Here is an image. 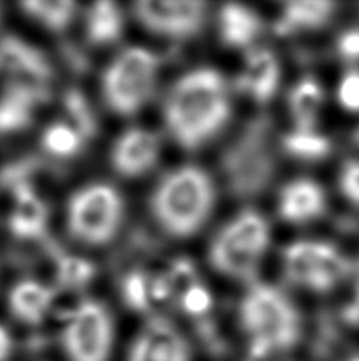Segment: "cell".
<instances>
[{
  "mask_svg": "<svg viewBox=\"0 0 359 361\" xmlns=\"http://www.w3.org/2000/svg\"><path fill=\"white\" fill-rule=\"evenodd\" d=\"M232 116L228 86L214 68H195L171 86L163 103L166 130L184 149L213 140Z\"/></svg>",
  "mask_w": 359,
  "mask_h": 361,
  "instance_id": "cell-1",
  "label": "cell"
},
{
  "mask_svg": "<svg viewBox=\"0 0 359 361\" xmlns=\"http://www.w3.org/2000/svg\"><path fill=\"white\" fill-rule=\"evenodd\" d=\"M149 203L153 221L166 235L190 238L208 222L214 209L213 179L198 166H181L160 180Z\"/></svg>",
  "mask_w": 359,
  "mask_h": 361,
  "instance_id": "cell-2",
  "label": "cell"
},
{
  "mask_svg": "<svg viewBox=\"0 0 359 361\" xmlns=\"http://www.w3.org/2000/svg\"><path fill=\"white\" fill-rule=\"evenodd\" d=\"M239 320L255 357L290 350L301 338L298 309L280 290L266 283L250 287L241 301Z\"/></svg>",
  "mask_w": 359,
  "mask_h": 361,
  "instance_id": "cell-3",
  "label": "cell"
},
{
  "mask_svg": "<svg viewBox=\"0 0 359 361\" xmlns=\"http://www.w3.org/2000/svg\"><path fill=\"white\" fill-rule=\"evenodd\" d=\"M222 170L236 197H255L265 190L275 171L271 121L248 122L223 154Z\"/></svg>",
  "mask_w": 359,
  "mask_h": 361,
  "instance_id": "cell-4",
  "label": "cell"
},
{
  "mask_svg": "<svg viewBox=\"0 0 359 361\" xmlns=\"http://www.w3.org/2000/svg\"><path fill=\"white\" fill-rule=\"evenodd\" d=\"M271 243V230L260 212L247 209L228 222L213 240L209 262L233 279H253Z\"/></svg>",
  "mask_w": 359,
  "mask_h": 361,
  "instance_id": "cell-5",
  "label": "cell"
},
{
  "mask_svg": "<svg viewBox=\"0 0 359 361\" xmlns=\"http://www.w3.org/2000/svg\"><path fill=\"white\" fill-rule=\"evenodd\" d=\"M160 59L152 51L130 47L119 53L101 78L106 106L119 116H133L146 106L156 92Z\"/></svg>",
  "mask_w": 359,
  "mask_h": 361,
  "instance_id": "cell-6",
  "label": "cell"
},
{
  "mask_svg": "<svg viewBox=\"0 0 359 361\" xmlns=\"http://www.w3.org/2000/svg\"><path fill=\"white\" fill-rule=\"evenodd\" d=\"M124 221V200L106 183L84 185L67 204V227L76 241L86 246H105L119 233Z\"/></svg>",
  "mask_w": 359,
  "mask_h": 361,
  "instance_id": "cell-7",
  "label": "cell"
},
{
  "mask_svg": "<svg viewBox=\"0 0 359 361\" xmlns=\"http://www.w3.org/2000/svg\"><path fill=\"white\" fill-rule=\"evenodd\" d=\"M68 361H110L114 345V322L99 301L80 302L68 315L61 336Z\"/></svg>",
  "mask_w": 359,
  "mask_h": 361,
  "instance_id": "cell-8",
  "label": "cell"
},
{
  "mask_svg": "<svg viewBox=\"0 0 359 361\" xmlns=\"http://www.w3.org/2000/svg\"><path fill=\"white\" fill-rule=\"evenodd\" d=\"M284 269L296 286L328 292L350 273L351 265L331 244L299 241L285 249Z\"/></svg>",
  "mask_w": 359,
  "mask_h": 361,
  "instance_id": "cell-9",
  "label": "cell"
},
{
  "mask_svg": "<svg viewBox=\"0 0 359 361\" xmlns=\"http://www.w3.org/2000/svg\"><path fill=\"white\" fill-rule=\"evenodd\" d=\"M139 24L152 34L184 40L196 35L206 23L208 5L203 2H165L146 0L133 6Z\"/></svg>",
  "mask_w": 359,
  "mask_h": 361,
  "instance_id": "cell-10",
  "label": "cell"
},
{
  "mask_svg": "<svg viewBox=\"0 0 359 361\" xmlns=\"http://www.w3.org/2000/svg\"><path fill=\"white\" fill-rule=\"evenodd\" d=\"M127 361H190V349L175 325L152 319L134 338Z\"/></svg>",
  "mask_w": 359,
  "mask_h": 361,
  "instance_id": "cell-11",
  "label": "cell"
},
{
  "mask_svg": "<svg viewBox=\"0 0 359 361\" xmlns=\"http://www.w3.org/2000/svg\"><path fill=\"white\" fill-rule=\"evenodd\" d=\"M162 143L157 133L147 128H130L120 135L111 149V165L120 176H144L157 165Z\"/></svg>",
  "mask_w": 359,
  "mask_h": 361,
  "instance_id": "cell-12",
  "label": "cell"
},
{
  "mask_svg": "<svg viewBox=\"0 0 359 361\" xmlns=\"http://www.w3.org/2000/svg\"><path fill=\"white\" fill-rule=\"evenodd\" d=\"M0 73L15 85L42 87L51 78V67L42 53L16 37L0 40Z\"/></svg>",
  "mask_w": 359,
  "mask_h": 361,
  "instance_id": "cell-13",
  "label": "cell"
},
{
  "mask_svg": "<svg viewBox=\"0 0 359 361\" xmlns=\"http://www.w3.org/2000/svg\"><path fill=\"white\" fill-rule=\"evenodd\" d=\"M326 195L322 185L309 179H299L284 187L279 200V212L284 221L293 224L309 222L323 216Z\"/></svg>",
  "mask_w": 359,
  "mask_h": 361,
  "instance_id": "cell-14",
  "label": "cell"
},
{
  "mask_svg": "<svg viewBox=\"0 0 359 361\" xmlns=\"http://www.w3.org/2000/svg\"><path fill=\"white\" fill-rule=\"evenodd\" d=\"M280 82L277 57L269 49H255L247 56L246 67L239 78V89L256 102L265 103L272 99Z\"/></svg>",
  "mask_w": 359,
  "mask_h": 361,
  "instance_id": "cell-15",
  "label": "cell"
},
{
  "mask_svg": "<svg viewBox=\"0 0 359 361\" xmlns=\"http://www.w3.org/2000/svg\"><path fill=\"white\" fill-rule=\"evenodd\" d=\"M54 293L37 281H23L11 288L8 305L18 320L27 325L42 324L53 306Z\"/></svg>",
  "mask_w": 359,
  "mask_h": 361,
  "instance_id": "cell-16",
  "label": "cell"
},
{
  "mask_svg": "<svg viewBox=\"0 0 359 361\" xmlns=\"http://www.w3.org/2000/svg\"><path fill=\"white\" fill-rule=\"evenodd\" d=\"M263 21L247 6L223 5L219 13V32L223 44L229 48H244L261 34Z\"/></svg>",
  "mask_w": 359,
  "mask_h": 361,
  "instance_id": "cell-17",
  "label": "cell"
},
{
  "mask_svg": "<svg viewBox=\"0 0 359 361\" xmlns=\"http://www.w3.org/2000/svg\"><path fill=\"white\" fill-rule=\"evenodd\" d=\"M15 209L11 212L10 228L13 233L24 240H35L46 228L48 209L34 189L15 192Z\"/></svg>",
  "mask_w": 359,
  "mask_h": 361,
  "instance_id": "cell-18",
  "label": "cell"
},
{
  "mask_svg": "<svg viewBox=\"0 0 359 361\" xmlns=\"http://www.w3.org/2000/svg\"><path fill=\"white\" fill-rule=\"evenodd\" d=\"M336 4L322 0H303L285 5L284 15L277 24L280 34H291L296 30H309L322 27L334 15Z\"/></svg>",
  "mask_w": 359,
  "mask_h": 361,
  "instance_id": "cell-19",
  "label": "cell"
},
{
  "mask_svg": "<svg viewBox=\"0 0 359 361\" xmlns=\"http://www.w3.org/2000/svg\"><path fill=\"white\" fill-rule=\"evenodd\" d=\"M124 30V13L116 4L99 2L89 6L86 13L87 40L105 47L119 40Z\"/></svg>",
  "mask_w": 359,
  "mask_h": 361,
  "instance_id": "cell-20",
  "label": "cell"
},
{
  "mask_svg": "<svg viewBox=\"0 0 359 361\" xmlns=\"http://www.w3.org/2000/svg\"><path fill=\"white\" fill-rule=\"evenodd\" d=\"M323 105V89L315 80H301L290 94L291 114L298 130L313 132L320 108Z\"/></svg>",
  "mask_w": 359,
  "mask_h": 361,
  "instance_id": "cell-21",
  "label": "cell"
},
{
  "mask_svg": "<svg viewBox=\"0 0 359 361\" xmlns=\"http://www.w3.org/2000/svg\"><path fill=\"white\" fill-rule=\"evenodd\" d=\"M86 137L78 128L65 121L54 122L43 132L42 146L44 152L57 159L75 157L84 145Z\"/></svg>",
  "mask_w": 359,
  "mask_h": 361,
  "instance_id": "cell-22",
  "label": "cell"
},
{
  "mask_svg": "<svg viewBox=\"0 0 359 361\" xmlns=\"http://www.w3.org/2000/svg\"><path fill=\"white\" fill-rule=\"evenodd\" d=\"M21 10L35 23L54 32L67 29L76 15L73 2H24Z\"/></svg>",
  "mask_w": 359,
  "mask_h": 361,
  "instance_id": "cell-23",
  "label": "cell"
},
{
  "mask_svg": "<svg viewBox=\"0 0 359 361\" xmlns=\"http://www.w3.org/2000/svg\"><path fill=\"white\" fill-rule=\"evenodd\" d=\"M282 147L286 154L301 160H322L328 157L332 151L331 140L315 132L296 130L288 133L282 140Z\"/></svg>",
  "mask_w": 359,
  "mask_h": 361,
  "instance_id": "cell-24",
  "label": "cell"
},
{
  "mask_svg": "<svg viewBox=\"0 0 359 361\" xmlns=\"http://www.w3.org/2000/svg\"><path fill=\"white\" fill-rule=\"evenodd\" d=\"M122 298L134 311H144L152 301V279L144 276L141 271H132L122 281Z\"/></svg>",
  "mask_w": 359,
  "mask_h": 361,
  "instance_id": "cell-25",
  "label": "cell"
},
{
  "mask_svg": "<svg viewBox=\"0 0 359 361\" xmlns=\"http://www.w3.org/2000/svg\"><path fill=\"white\" fill-rule=\"evenodd\" d=\"M57 276L62 286L80 287L84 286L94 276V267L91 263L76 257H61L57 265Z\"/></svg>",
  "mask_w": 359,
  "mask_h": 361,
  "instance_id": "cell-26",
  "label": "cell"
},
{
  "mask_svg": "<svg viewBox=\"0 0 359 361\" xmlns=\"http://www.w3.org/2000/svg\"><path fill=\"white\" fill-rule=\"evenodd\" d=\"M179 305L191 317H203L213 307V295L206 286L198 281L179 296Z\"/></svg>",
  "mask_w": 359,
  "mask_h": 361,
  "instance_id": "cell-27",
  "label": "cell"
},
{
  "mask_svg": "<svg viewBox=\"0 0 359 361\" xmlns=\"http://www.w3.org/2000/svg\"><path fill=\"white\" fill-rule=\"evenodd\" d=\"M339 103L348 111L359 113V72L353 70L344 76L337 89Z\"/></svg>",
  "mask_w": 359,
  "mask_h": 361,
  "instance_id": "cell-28",
  "label": "cell"
},
{
  "mask_svg": "<svg viewBox=\"0 0 359 361\" xmlns=\"http://www.w3.org/2000/svg\"><path fill=\"white\" fill-rule=\"evenodd\" d=\"M341 189L351 203L359 206V162L350 160L341 171Z\"/></svg>",
  "mask_w": 359,
  "mask_h": 361,
  "instance_id": "cell-29",
  "label": "cell"
},
{
  "mask_svg": "<svg viewBox=\"0 0 359 361\" xmlns=\"http://www.w3.org/2000/svg\"><path fill=\"white\" fill-rule=\"evenodd\" d=\"M337 53L348 62L359 61V29H350L339 37Z\"/></svg>",
  "mask_w": 359,
  "mask_h": 361,
  "instance_id": "cell-30",
  "label": "cell"
},
{
  "mask_svg": "<svg viewBox=\"0 0 359 361\" xmlns=\"http://www.w3.org/2000/svg\"><path fill=\"white\" fill-rule=\"evenodd\" d=\"M13 350V339L6 328L0 325V361H8Z\"/></svg>",
  "mask_w": 359,
  "mask_h": 361,
  "instance_id": "cell-31",
  "label": "cell"
},
{
  "mask_svg": "<svg viewBox=\"0 0 359 361\" xmlns=\"http://www.w3.org/2000/svg\"><path fill=\"white\" fill-rule=\"evenodd\" d=\"M353 138H355L356 143L359 145V128H358V130H356V133H355V137H353Z\"/></svg>",
  "mask_w": 359,
  "mask_h": 361,
  "instance_id": "cell-32",
  "label": "cell"
}]
</instances>
